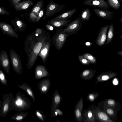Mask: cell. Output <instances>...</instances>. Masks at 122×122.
I'll list each match as a JSON object with an SVG mask.
<instances>
[{"label":"cell","mask_w":122,"mask_h":122,"mask_svg":"<svg viewBox=\"0 0 122 122\" xmlns=\"http://www.w3.org/2000/svg\"><path fill=\"white\" fill-rule=\"evenodd\" d=\"M13 110L22 112L29 109L31 103L28 97L22 93L18 92L16 93L15 97L13 102Z\"/></svg>","instance_id":"obj_1"},{"label":"cell","mask_w":122,"mask_h":122,"mask_svg":"<svg viewBox=\"0 0 122 122\" xmlns=\"http://www.w3.org/2000/svg\"><path fill=\"white\" fill-rule=\"evenodd\" d=\"M46 38L40 36L38 38L37 41L34 45L32 49L30 51V53L28 57V61L27 64L28 68L30 69L33 66L39 53L43 44Z\"/></svg>","instance_id":"obj_2"},{"label":"cell","mask_w":122,"mask_h":122,"mask_svg":"<svg viewBox=\"0 0 122 122\" xmlns=\"http://www.w3.org/2000/svg\"><path fill=\"white\" fill-rule=\"evenodd\" d=\"M14 98V95L11 93L3 95L0 108V117H5L10 111L13 110V102Z\"/></svg>","instance_id":"obj_3"},{"label":"cell","mask_w":122,"mask_h":122,"mask_svg":"<svg viewBox=\"0 0 122 122\" xmlns=\"http://www.w3.org/2000/svg\"><path fill=\"white\" fill-rule=\"evenodd\" d=\"M9 56L13 70L18 74H21L23 67L20 56L13 49L10 51Z\"/></svg>","instance_id":"obj_4"},{"label":"cell","mask_w":122,"mask_h":122,"mask_svg":"<svg viewBox=\"0 0 122 122\" xmlns=\"http://www.w3.org/2000/svg\"><path fill=\"white\" fill-rule=\"evenodd\" d=\"M80 15H79L77 18L71 21L64 29H60L61 32L70 35L75 34L78 31L82 26V22Z\"/></svg>","instance_id":"obj_5"},{"label":"cell","mask_w":122,"mask_h":122,"mask_svg":"<svg viewBox=\"0 0 122 122\" xmlns=\"http://www.w3.org/2000/svg\"><path fill=\"white\" fill-rule=\"evenodd\" d=\"M66 5H60L54 2L53 0H50L49 3L47 6L46 13L42 17L44 20L48 17H50L62 10L65 8Z\"/></svg>","instance_id":"obj_6"},{"label":"cell","mask_w":122,"mask_h":122,"mask_svg":"<svg viewBox=\"0 0 122 122\" xmlns=\"http://www.w3.org/2000/svg\"><path fill=\"white\" fill-rule=\"evenodd\" d=\"M56 34L53 37V43L56 49L60 50L64 45L67 38L70 35L64 32H61L60 29L57 30Z\"/></svg>","instance_id":"obj_7"},{"label":"cell","mask_w":122,"mask_h":122,"mask_svg":"<svg viewBox=\"0 0 122 122\" xmlns=\"http://www.w3.org/2000/svg\"><path fill=\"white\" fill-rule=\"evenodd\" d=\"M10 62L6 52L2 50L0 53V65L6 73L9 74Z\"/></svg>","instance_id":"obj_8"},{"label":"cell","mask_w":122,"mask_h":122,"mask_svg":"<svg viewBox=\"0 0 122 122\" xmlns=\"http://www.w3.org/2000/svg\"><path fill=\"white\" fill-rule=\"evenodd\" d=\"M62 99V97L57 90H56L52 96L51 110V117H54L55 110L58 108Z\"/></svg>","instance_id":"obj_9"},{"label":"cell","mask_w":122,"mask_h":122,"mask_svg":"<svg viewBox=\"0 0 122 122\" xmlns=\"http://www.w3.org/2000/svg\"><path fill=\"white\" fill-rule=\"evenodd\" d=\"M0 30L4 34L17 38H19L18 36L10 24L0 22Z\"/></svg>","instance_id":"obj_10"},{"label":"cell","mask_w":122,"mask_h":122,"mask_svg":"<svg viewBox=\"0 0 122 122\" xmlns=\"http://www.w3.org/2000/svg\"><path fill=\"white\" fill-rule=\"evenodd\" d=\"M83 4L105 10H108L107 8H109L107 2L104 0H86L83 2Z\"/></svg>","instance_id":"obj_11"},{"label":"cell","mask_w":122,"mask_h":122,"mask_svg":"<svg viewBox=\"0 0 122 122\" xmlns=\"http://www.w3.org/2000/svg\"><path fill=\"white\" fill-rule=\"evenodd\" d=\"M109 27V25L104 26L102 27L99 31L96 41V43L97 46H102L105 44Z\"/></svg>","instance_id":"obj_12"},{"label":"cell","mask_w":122,"mask_h":122,"mask_svg":"<svg viewBox=\"0 0 122 122\" xmlns=\"http://www.w3.org/2000/svg\"><path fill=\"white\" fill-rule=\"evenodd\" d=\"M50 42L47 41L46 39L41 49L38 56L42 59L43 63H45L48 58L49 53Z\"/></svg>","instance_id":"obj_13"},{"label":"cell","mask_w":122,"mask_h":122,"mask_svg":"<svg viewBox=\"0 0 122 122\" xmlns=\"http://www.w3.org/2000/svg\"><path fill=\"white\" fill-rule=\"evenodd\" d=\"M49 75V73L46 67L43 65H39L36 67L35 71V76L36 79L46 77Z\"/></svg>","instance_id":"obj_14"},{"label":"cell","mask_w":122,"mask_h":122,"mask_svg":"<svg viewBox=\"0 0 122 122\" xmlns=\"http://www.w3.org/2000/svg\"><path fill=\"white\" fill-rule=\"evenodd\" d=\"M95 13L98 17L105 19L110 20L114 14L113 11L108 10L100 9L96 8L93 9Z\"/></svg>","instance_id":"obj_15"},{"label":"cell","mask_w":122,"mask_h":122,"mask_svg":"<svg viewBox=\"0 0 122 122\" xmlns=\"http://www.w3.org/2000/svg\"><path fill=\"white\" fill-rule=\"evenodd\" d=\"M37 85L41 93L43 94H46L48 92L50 86V80L48 78L41 80Z\"/></svg>","instance_id":"obj_16"},{"label":"cell","mask_w":122,"mask_h":122,"mask_svg":"<svg viewBox=\"0 0 122 122\" xmlns=\"http://www.w3.org/2000/svg\"><path fill=\"white\" fill-rule=\"evenodd\" d=\"M33 4L32 0H28L19 2L14 6L15 8L17 11H20L22 10L26 11L30 6L32 5Z\"/></svg>","instance_id":"obj_17"},{"label":"cell","mask_w":122,"mask_h":122,"mask_svg":"<svg viewBox=\"0 0 122 122\" xmlns=\"http://www.w3.org/2000/svg\"><path fill=\"white\" fill-rule=\"evenodd\" d=\"M71 21L70 20H56L52 19L48 21V24L57 28L68 26Z\"/></svg>","instance_id":"obj_18"},{"label":"cell","mask_w":122,"mask_h":122,"mask_svg":"<svg viewBox=\"0 0 122 122\" xmlns=\"http://www.w3.org/2000/svg\"><path fill=\"white\" fill-rule=\"evenodd\" d=\"M15 19L10 21L15 28L19 31L24 30L26 26V24L18 18L15 17Z\"/></svg>","instance_id":"obj_19"},{"label":"cell","mask_w":122,"mask_h":122,"mask_svg":"<svg viewBox=\"0 0 122 122\" xmlns=\"http://www.w3.org/2000/svg\"><path fill=\"white\" fill-rule=\"evenodd\" d=\"M77 10L76 8L71 10L59 15L53 19L56 20L67 19L75 14Z\"/></svg>","instance_id":"obj_20"},{"label":"cell","mask_w":122,"mask_h":122,"mask_svg":"<svg viewBox=\"0 0 122 122\" xmlns=\"http://www.w3.org/2000/svg\"><path fill=\"white\" fill-rule=\"evenodd\" d=\"M18 86L24 90L32 99L34 103L35 102V97L33 91L31 88L26 82L19 85Z\"/></svg>","instance_id":"obj_21"},{"label":"cell","mask_w":122,"mask_h":122,"mask_svg":"<svg viewBox=\"0 0 122 122\" xmlns=\"http://www.w3.org/2000/svg\"><path fill=\"white\" fill-rule=\"evenodd\" d=\"M105 45H107L111 43L112 41L114 34V28L113 24H111L108 28Z\"/></svg>","instance_id":"obj_22"},{"label":"cell","mask_w":122,"mask_h":122,"mask_svg":"<svg viewBox=\"0 0 122 122\" xmlns=\"http://www.w3.org/2000/svg\"><path fill=\"white\" fill-rule=\"evenodd\" d=\"M29 113V112H21L15 114L11 117V119L18 122H20L25 118Z\"/></svg>","instance_id":"obj_23"},{"label":"cell","mask_w":122,"mask_h":122,"mask_svg":"<svg viewBox=\"0 0 122 122\" xmlns=\"http://www.w3.org/2000/svg\"><path fill=\"white\" fill-rule=\"evenodd\" d=\"M91 16V13L89 8H87L83 10L80 15L82 22L88 21Z\"/></svg>","instance_id":"obj_24"},{"label":"cell","mask_w":122,"mask_h":122,"mask_svg":"<svg viewBox=\"0 0 122 122\" xmlns=\"http://www.w3.org/2000/svg\"><path fill=\"white\" fill-rule=\"evenodd\" d=\"M43 0H40L33 7L30 12H34L36 13L38 16L40 11L43 8Z\"/></svg>","instance_id":"obj_25"},{"label":"cell","mask_w":122,"mask_h":122,"mask_svg":"<svg viewBox=\"0 0 122 122\" xmlns=\"http://www.w3.org/2000/svg\"><path fill=\"white\" fill-rule=\"evenodd\" d=\"M108 4L113 9L118 10L121 6L120 2L118 0H107Z\"/></svg>","instance_id":"obj_26"},{"label":"cell","mask_w":122,"mask_h":122,"mask_svg":"<svg viewBox=\"0 0 122 122\" xmlns=\"http://www.w3.org/2000/svg\"><path fill=\"white\" fill-rule=\"evenodd\" d=\"M82 55L86 58L91 63L94 64L96 63L97 60L95 57L89 53H86Z\"/></svg>","instance_id":"obj_27"},{"label":"cell","mask_w":122,"mask_h":122,"mask_svg":"<svg viewBox=\"0 0 122 122\" xmlns=\"http://www.w3.org/2000/svg\"><path fill=\"white\" fill-rule=\"evenodd\" d=\"M35 115L37 118L42 122H44L46 117L45 115L40 110H36L35 112Z\"/></svg>","instance_id":"obj_28"},{"label":"cell","mask_w":122,"mask_h":122,"mask_svg":"<svg viewBox=\"0 0 122 122\" xmlns=\"http://www.w3.org/2000/svg\"><path fill=\"white\" fill-rule=\"evenodd\" d=\"M0 82L2 84L7 86L8 82L5 75L3 71L0 69Z\"/></svg>","instance_id":"obj_29"},{"label":"cell","mask_w":122,"mask_h":122,"mask_svg":"<svg viewBox=\"0 0 122 122\" xmlns=\"http://www.w3.org/2000/svg\"><path fill=\"white\" fill-rule=\"evenodd\" d=\"M29 16V20L30 22H36L37 18V15L35 13L32 12H30L29 14H27Z\"/></svg>","instance_id":"obj_30"},{"label":"cell","mask_w":122,"mask_h":122,"mask_svg":"<svg viewBox=\"0 0 122 122\" xmlns=\"http://www.w3.org/2000/svg\"><path fill=\"white\" fill-rule=\"evenodd\" d=\"M80 62L84 65H88L91 63L89 61L82 55H79L78 57Z\"/></svg>","instance_id":"obj_31"},{"label":"cell","mask_w":122,"mask_h":122,"mask_svg":"<svg viewBox=\"0 0 122 122\" xmlns=\"http://www.w3.org/2000/svg\"><path fill=\"white\" fill-rule=\"evenodd\" d=\"M98 115L99 118L104 120H107L108 119V117L106 114L103 112H100L98 113Z\"/></svg>","instance_id":"obj_32"},{"label":"cell","mask_w":122,"mask_h":122,"mask_svg":"<svg viewBox=\"0 0 122 122\" xmlns=\"http://www.w3.org/2000/svg\"><path fill=\"white\" fill-rule=\"evenodd\" d=\"M63 115L62 112L58 108L56 109L54 111V117H56L57 115L62 116Z\"/></svg>","instance_id":"obj_33"},{"label":"cell","mask_w":122,"mask_h":122,"mask_svg":"<svg viewBox=\"0 0 122 122\" xmlns=\"http://www.w3.org/2000/svg\"><path fill=\"white\" fill-rule=\"evenodd\" d=\"M9 15V12L4 7H0V15Z\"/></svg>","instance_id":"obj_34"},{"label":"cell","mask_w":122,"mask_h":122,"mask_svg":"<svg viewBox=\"0 0 122 122\" xmlns=\"http://www.w3.org/2000/svg\"><path fill=\"white\" fill-rule=\"evenodd\" d=\"M44 14V10L42 9L39 12L37 16L36 22H38L41 18L42 17Z\"/></svg>","instance_id":"obj_35"},{"label":"cell","mask_w":122,"mask_h":122,"mask_svg":"<svg viewBox=\"0 0 122 122\" xmlns=\"http://www.w3.org/2000/svg\"><path fill=\"white\" fill-rule=\"evenodd\" d=\"M94 71L89 70H85L82 72V75L83 76H87Z\"/></svg>","instance_id":"obj_36"},{"label":"cell","mask_w":122,"mask_h":122,"mask_svg":"<svg viewBox=\"0 0 122 122\" xmlns=\"http://www.w3.org/2000/svg\"><path fill=\"white\" fill-rule=\"evenodd\" d=\"M42 30L39 28H37L35 31V33L36 34H37V36L39 35H41L42 33Z\"/></svg>","instance_id":"obj_37"},{"label":"cell","mask_w":122,"mask_h":122,"mask_svg":"<svg viewBox=\"0 0 122 122\" xmlns=\"http://www.w3.org/2000/svg\"><path fill=\"white\" fill-rule=\"evenodd\" d=\"M46 28L48 30H53L54 28L52 26L47 24L45 26Z\"/></svg>","instance_id":"obj_38"},{"label":"cell","mask_w":122,"mask_h":122,"mask_svg":"<svg viewBox=\"0 0 122 122\" xmlns=\"http://www.w3.org/2000/svg\"><path fill=\"white\" fill-rule=\"evenodd\" d=\"M21 0H10L11 3L14 5L15 4L20 2Z\"/></svg>","instance_id":"obj_39"},{"label":"cell","mask_w":122,"mask_h":122,"mask_svg":"<svg viewBox=\"0 0 122 122\" xmlns=\"http://www.w3.org/2000/svg\"><path fill=\"white\" fill-rule=\"evenodd\" d=\"M108 103L109 105L111 106H112L115 104V102L113 100L110 99L108 101Z\"/></svg>","instance_id":"obj_40"},{"label":"cell","mask_w":122,"mask_h":122,"mask_svg":"<svg viewBox=\"0 0 122 122\" xmlns=\"http://www.w3.org/2000/svg\"><path fill=\"white\" fill-rule=\"evenodd\" d=\"M75 114L76 116L77 117L81 116V113L80 111L78 109H76L75 111Z\"/></svg>","instance_id":"obj_41"},{"label":"cell","mask_w":122,"mask_h":122,"mask_svg":"<svg viewBox=\"0 0 122 122\" xmlns=\"http://www.w3.org/2000/svg\"><path fill=\"white\" fill-rule=\"evenodd\" d=\"M107 112L110 114H112L113 113V111L110 108L108 109L107 110Z\"/></svg>","instance_id":"obj_42"},{"label":"cell","mask_w":122,"mask_h":122,"mask_svg":"<svg viewBox=\"0 0 122 122\" xmlns=\"http://www.w3.org/2000/svg\"><path fill=\"white\" fill-rule=\"evenodd\" d=\"M109 76L107 75H104L102 77V79L103 80H107L109 79Z\"/></svg>","instance_id":"obj_43"},{"label":"cell","mask_w":122,"mask_h":122,"mask_svg":"<svg viewBox=\"0 0 122 122\" xmlns=\"http://www.w3.org/2000/svg\"><path fill=\"white\" fill-rule=\"evenodd\" d=\"M89 98L91 101H93L94 99V97L93 95L92 94H90L89 95Z\"/></svg>","instance_id":"obj_44"},{"label":"cell","mask_w":122,"mask_h":122,"mask_svg":"<svg viewBox=\"0 0 122 122\" xmlns=\"http://www.w3.org/2000/svg\"><path fill=\"white\" fill-rule=\"evenodd\" d=\"M85 44L86 46L89 47L92 44V43L91 42H85Z\"/></svg>","instance_id":"obj_45"},{"label":"cell","mask_w":122,"mask_h":122,"mask_svg":"<svg viewBox=\"0 0 122 122\" xmlns=\"http://www.w3.org/2000/svg\"><path fill=\"white\" fill-rule=\"evenodd\" d=\"M113 83L115 85H117L118 83L117 80L116 79H114L113 81Z\"/></svg>","instance_id":"obj_46"},{"label":"cell","mask_w":122,"mask_h":122,"mask_svg":"<svg viewBox=\"0 0 122 122\" xmlns=\"http://www.w3.org/2000/svg\"><path fill=\"white\" fill-rule=\"evenodd\" d=\"M116 53L118 54L121 55V56H122V51H117Z\"/></svg>","instance_id":"obj_47"},{"label":"cell","mask_w":122,"mask_h":122,"mask_svg":"<svg viewBox=\"0 0 122 122\" xmlns=\"http://www.w3.org/2000/svg\"><path fill=\"white\" fill-rule=\"evenodd\" d=\"M88 117L89 118L91 117L92 116V114L91 113V112L90 111L89 112V113L88 114Z\"/></svg>","instance_id":"obj_48"},{"label":"cell","mask_w":122,"mask_h":122,"mask_svg":"<svg viewBox=\"0 0 122 122\" xmlns=\"http://www.w3.org/2000/svg\"><path fill=\"white\" fill-rule=\"evenodd\" d=\"M120 21L121 23H122V17H121V18L120 19Z\"/></svg>","instance_id":"obj_49"},{"label":"cell","mask_w":122,"mask_h":122,"mask_svg":"<svg viewBox=\"0 0 122 122\" xmlns=\"http://www.w3.org/2000/svg\"><path fill=\"white\" fill-rule=\"evenodd\" d=\"M1 103H2V101H1V100H0V107H1Z\"/></svg>","instance_id":"obj_50"},{"label":"cell","mask_w":122,"mask_h":122,"mask_svg":"<svg viewBox=\"0 0 122 122\" xmlns=\"http://www.w3.org/2000/svg\"><path fill=\"white\" fill-rule=\"evenodd\" d=\"M120 2H121L122 1V0H118Z\"/></svg>","instance_id":"obj_51"},{"label":"cell","mask_w":122,"mask_h":122,"mask_svg":"<svg viewBox=\"0 0 122 122\" xmlns=\"http://www.w3.org/2000/svg\"></svg>","instance_id":"obj_52"}]
</instances>
